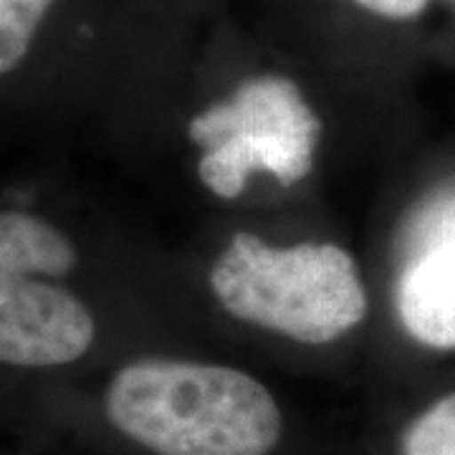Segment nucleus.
<instances>
[{
	"mask_svg": "<svg viewBox=\"0 0 455 455\" xmlns=\"http://www.w3.org/2000/svg\"><path fill=\"white\" fill-rule=\"evenodd\" d=\"M395 309L415 341L455 349V190L427 203L407 230Z\"/></svg>",
	"mask_w": 455,
	"mask_h": 455,
	"instance_id": "39448f33",
	"label": "nucleus"
},
{
	"mask_svg": "<svg viewBox=\"0 0 455 455\" xmlns=\"http://www.w3.org/2000/svg\"><path fill=\"white\" fill-rule=\"evenodd\" d=\"M104 412L152 455H271L283 435L274 392L211 362L149 357L116 370Z\"/></svg>",
	"mask_w": 455,
	"mask_h": 455,
	"instance_id": "f257e3e1",
	"label": "nucleus"
},
{
	"mask_svg": "<svg viewBox=\"0 0 455 455\" xmlns=\"http://www.w3.org/2000/svg\"><path fill=\"white\" fill-rule=\"evenodd\" d=\"M403 455H455V392L412 420L403 438Z\"/></svg>",
	"mask_w": 455,
	"mask_h": 455,
	"instance_id": "0eeeda50",
	"label": "nucleus"
},
{
	"mask_svg": "<svg viewBox=\"0 0 455 455\" xmlns=\"http://www.w3.org/2000/svg\"><path fill=\"white\" fill-rule=\"evenodd\" d=\"M208 281L233 319L311 347L341 339L370 311L357 260L337 243L274 245L238 230Z\"/></svg>",
	"mask_w": 455,
	"mask_h": 455,
	"instance_id": "f03ea898",
	"label": "nucleus"
},
{
	"mask_svg": "<svg viewBox=\"0 0 455 455\" xmlns=\"http://www.w3.org/2000/svg\"><path fill=\"white\" fill-rule=\"evenodd\" d=\"M357 8L370 16L392 20V23H410L418 20L427 11L430 0H352Z\"/></svg>",
	"mask_w": 455,
	"mask_h": 455,
	"instance_id": "6e6552de",
	"label": "nucleus"
},
{
	"mask_svg": "<svg viewBox=\"0 0 455 455\" xmlns=\"http://www.w3.org/2000/svg\"><path fill=\"white\" fill-rule=\"evenodd\" d=\"M76 260V245L46 218L0 212V364L49 370L92 349L94 314L56 283Z\"/></svg>",
	"mask_w": 455,
	"mask_h": 455,
	"instance_id": "7ed1b4c3",
	"label": "nucleus"
},
{
	"mask_svg": "<svg viewBox=\"0 0 455 455\" xmlns=\"http://www.w3.org/2000/svg\"><path fill=\"white\" fill-rule=\"evenodd\" d=\"M53 0H0V76L23 64Z\"/></svg>",
	"mask_w": 455,
	"mask_h": 455,
	"instance_id": "423d86ee",
	"label": "nucleus"
},
{
	"mask_svg": "<svg viewBox=\"0 0 455 455\" xmlns=\"http://www.w3.org/2000/svg\"><path fill=\"white\" fill-rule=\"evenodd\" d=\"M200 147L197 178L220 200L243 196L248 180L268 175L283 188L309 178L322 142V119L299 84L259 74L188 124Z\"/></svg>",
	"mask_w": 455,
	"mask_h": 455,
	"instance_id": "20e7f679",
	"label": "nucleus"
}]
</instances>
